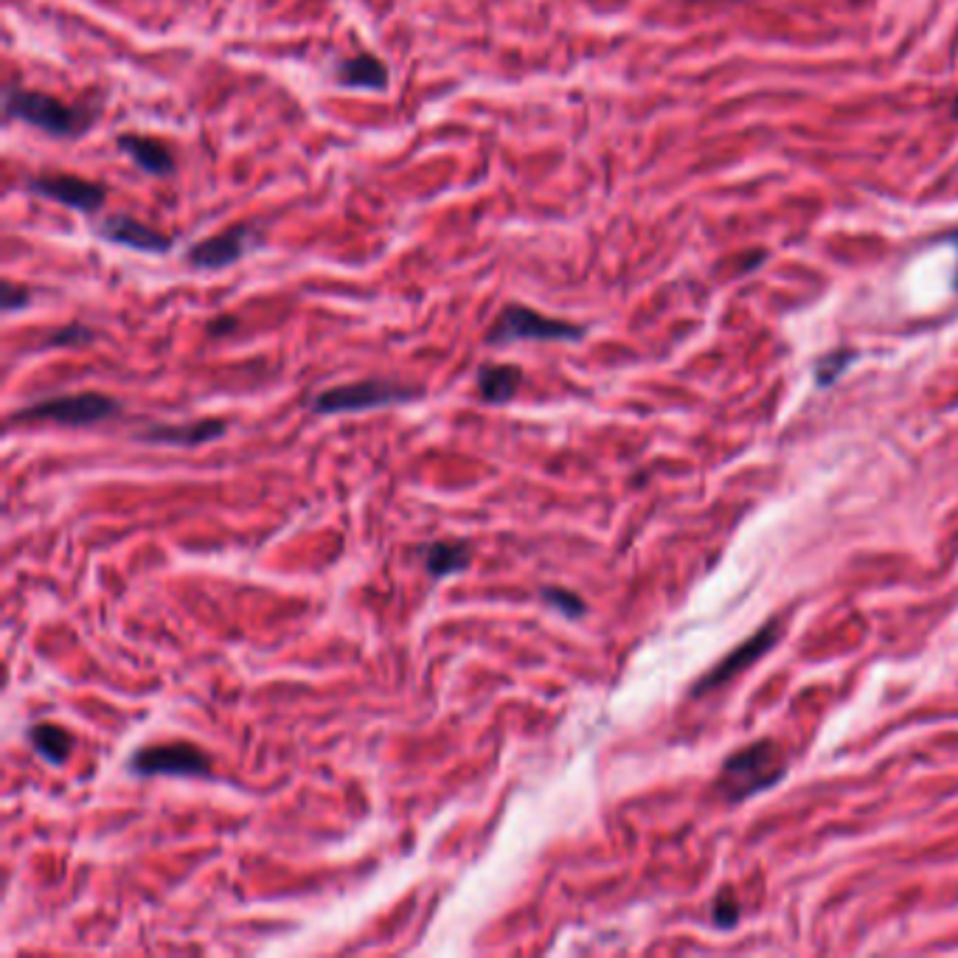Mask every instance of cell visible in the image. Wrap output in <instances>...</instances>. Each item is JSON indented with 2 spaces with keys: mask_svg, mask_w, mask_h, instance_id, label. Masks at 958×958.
<instances>
[{
  "mask_svg": "<svg viewBox=\"0 0 958 958\" xmlns=\"http://www.w3.org/2000/svg\"><path fill=\"white\" fill-rule=\"evenodd\" d=\"M94 231L99 240L118 247H130V251L138 253L164 256V253H169L172 247H175V240H172L169 234H164V231L158 228H149L147 223L130 217V214H110V217L101 219Z\"/></svg>",
  "mask_w": 958,
  "mask_h": 958,
  "instance_id": "obj_9",
  "label": "cell"
},
{
  "mask_svg": "<svg viewBox=\"0 0 958 958\" xmlns=\"http://www.w3.org/2000/svg\"><path fill=\"white\" fill-rule=\"evenodd\" d=\"M422 394L419 389H408L402 382L391 380H360L346 382V385H335L312 400V411L317 413H358L371 411V408L397 405V402L417 400Z\"/></svg>",
  "mask_w": 958,
  "mask_h": 958,
  "instance_id": "obj_5",
  "label": "cell"
},
{
  "mask_svg": "<svg viewBox=\"0 0 958 958\" xmlns=\"http://www.w3.org/2000/svg\"><path fill=\"white\" fill-rule=\"evenodd\" d=\"M94 338V330H88V326L82 324H71L57 330L53 335H48L46 346H82V343H90Z\"/></svg>",
  "mask_w": 958,
  "mask_h": 958,
  "instance_id": "obj_18",
  "label": "cell"
},
{
  "mask_svg": "<svg viewBox=\"0 0 958 958\" xmlns=\"http://www.w3.org/2000/svg\"><path fill=\"white\" fill-rule=\"evenodd\" d=\"M520 382H524V371L512 363H483L478 369L476 377V389L478 397L483 402H492V405H506L512 402L518 394Z\"/></svg>",
  "mask_w": 958,
  "mask_h": 958,
  "instance_id": "obj_14",
  "label": "cell"
},
{
  "mask_svg": "<svg viewBox=\"0 0 958 958\" xmlns=\"http://www.w3.org/2000/svg\"><path fill=\"white\" fill-rule=\"evenodd\" d=\"M236 326H240V321H236L234 315H217L208 321L206 332L212 338H223V335H231V332H236Z\"/></svg>",
  "mask_w": 958,
  "mask_h": 958,
  "instance_id": "obj_22",
  "label": "cell"
},
{
  "mask_svg": "<svg viewBox=\"0 0 958 958\" xmlns=\"http://www.w3.org/2000/svg\"><path fill=\"white\" fill-rule=\"evenodd\" d=\"M470 546L461 540H436L430 546L422 548L424 568L433 579L441 577H453L470 565Z\"/></svg>",
  "mask_w": 958,
  "mask_h": 958,
  "instance_id": "obj_15",
  "label": "cell"
},
{
  "mask_svg": "<svg viewBox=\"0 0 958 958\" xmlns=\"http://www.w3.org/2000/svg\"><path fill=\"white\" fill-rule=\"evenodd\" d=\"M121 411L113 397L99 391H79V394H62L53 400H40L29 408H20L12 422H46L62 424V428H90L105 422L107 417Z\"/></svg>",
  "mask_w": 958,
  "mask_h": 958,
  "instance_id": "obj_4",
  "label": "cell"
},
{
  "mask_svg": "<svg viewBox=\"0 0 958 958\" xmlns=\"http://www.w3.org/2000/svg\"><path fill=\"white\" fill-rule=\"evenodd\" d=\"M3 116H7V121H23L46 136L62 138V141H77L94 124V113L88 107L68 105L57 96L29 88H7Z\"/></svg>",
  "mask_w": 958,
  "mask_h": 958,
  "instance_id": "obj_1",
  "label": "cell"
},
{
  "mask_svg": "<svg viewBox=\"0 0 958 958\" xmlns=\"http://www.w3.org/2000/svg\"><path fill=\"white\" fill-rule=\"evenodd\" d=\"M335 79L343 88L377 90V94H385L391 85L389 66L369 51H360L354 53V57L341 59L335 66Z\"/></svg>",
  "mask_w": 958,
  "mask_h": 958,
  "instance_id": "obj_13",
  "label": "cell"
},
{
  "mask_svg": "<svg viewBox=\"0 0 958 958\" xmlns=\"http://www.w3.org/2000/svg\"><path fill=\"white\" fill-rule=\"evenodd\" d=\"M26 188L42 201H53L82 214L99 212L107 201V188L101 183L79 175H37L26 183Z\"/></svg>",
  "mask_w": 958,
  "mask_h": 958,
  "instance_id": "obj_8",
  "label": "cell"
},
{
  "mask_svg": "<svg viewBox=\"0 0 958 958\" xmlns=\"http://www.w3.org/2000/svg\"><path fill=\"white\" fill-rule=\"evenodd\" d=\"M29 304H31V290L29 287H20V284H12V282L3 284V310L18 312Z\"/></svg>",
  "mask_w": 958,
  "mask_h": 958,
  "instance_id": "obj_21",
  "label": "cell"
},
{
  "mask_svg": "<svg viewBox=\"0 0 958 958\" xmlns=\"http://www.w3.org/2000/svg\"><path fill=\"white\" fill-rule=\"evenodd\" d=\"M776 635H779L776 624H768V627L759 629L753 638H747L742 647H736L734 653L729 655V658L720 661V664L712 669V675H706L703 681L697 683V686H694V694H703V692H708V688L723 686L725 681H731L734 675H740L745 666H753V661H759L764 653H768V649H773V644H776Z\"/></svg>",
  "mask_w": 958,
  "mask_h": 958,
  "instance_id": "obj_11",
  "label": "cell"
},
{
  "mask_svg": "<svg viewBox=\"0 0 958 958\" xmlns=\"http://www.w3.org/2000/svg\"><path fill=\"white\" fill-rule=\"evenodd\" d=\"M952 116L958 118V101H956V105H952Z\"/></svg>",
  "mask_w": 958,
  "mask_h": 958,
  "instance_id": "obj_24",
  "label": "cell"
},
{
  "mask_svg": "<svg viewBox=\"0 0 958 958\" xmlns=\"http://www.w3.org/2000/svg\"><path fill=\"white\" fill-rule=\"evenodd\" d=\"M118 153H124L144 175L153 177H172L177 172L175 153L166 141L155 136H141V133H118L116 138Z\"/></svg>",
  "mask_w": 958,
  "mask_h": 958,
  "instance_id": "obj_10",
  "label": "cell"
},
{
  "mask_svg": "<svg viewBox=\"0 0 958 958\" xmlns=\"http://www.w3.org/2000/svg\"><path fill=\"white\" fill-rule=\"evenodd\" d=\"M540 599L546 602L548 607L563 613L565 618H579L585 610H588V605H585L577 594H570V590L565 588H542Z\"/></svg>",
  "mask_w": 958,
  "mask_h": 958,
  "instance_id": "obj_17",
  "label": "cell"
},
{
  "mask_svg": "<svg viewBox=\"0 0 958 958\" xmlns=\"http://www.w3.org/2000/svg\"><path fill=\"white\" fill-rule=\"evenodd\" d=\"M950 242H952V245H956V251H958V231L950 236ZM956 290H958V271H956Z\"/></svg>",
  "mask_w": 958,
  "mask_h": 958,
  "instance_id": "obj_23",
  "label": "cell"
},
{
  "mask_svg": "<svg viewBox=\"0 0 958 958\" xmlns=\"http://www.w3.org/2000/svg\"><path fill=\"white\" fill-rule=\"evenodd\" d=\"M29 742L42 759H48L51 764H62L71 753V734L66 729H59L53 723H37L29 729Z\"/></svg>",
  "mask_w": 958,
  "mask_h": 958,
  "instance_id": "obj_16",
  "label": "cell"
},
{
  "mask_svg": "<svg viewBox=\"0 0 958 958\" xmlns=\"http://www.w3.org/2000/svg\"><path fill=\"white\" fill-rule=\"evenodd\" d=\"M712 919L717 928H734V925L740 922V906H736L734 893H720L717 900H714Z\"/></svg>",
  "mask_w": 958,
  "mask_h": 958,
  "instance_id": "obj_19",
  "label": "cell"
},
{
  "mask_svg": "<svg viewBox=\"0 0 958 958\" xmlns=\"http://www.w3.org/2000/svg\"><path fill=\"white\" fill-rule=\"evenodd\" d=\"M225 430H228V424L223 419H201V422L188 424H155V428L138 433V441L160 447H201L223 436Z\"/></svg>",
  "mask_w": 958,
  "mask_h": 958,
  "instance_id": "obj_12",
  "label": "cell"
},
{
  "mask_svg": "<svg viewBox=\"0 0 958 958\" xmlns=\"http://www.w3.org/2000/svg\"><path fill=\"white\" fill-rule=\"evenodd\" d=\"M788 764L782 751L771 740L747 745L742 751L731 753L720 771L717 788L729 801H745L751 795L764 793L776 782H782Z\"/></svg>",
  "mask_w": 958,
  "mask_h": 958,
  "instance_id": "obj_2",
  "label": "cell"
},
{
  "mask_svg": "<svg viewBox=\"0 0 958 958\" xmlns=\"http://www.w3.org/2000/svg\"><path fill=\"white\" fill-rule=\"evenodd\" d=\"M262 245V234L253 225H231V228L219 231V234L208 236V240L195 242L186 251V262L195 271H225L242 262L253 247Z\"/></svg>",
  "mask_w": 958,
  "mask_h": 958,
  "instance_id": "obj_7",
  "label": "cell"
},
{
  "mask_svg": "<svg viewBox=\"0 0 958 958\" xmlns=\"http://www.w3.org/2000/svg\"><path fill=\"white\" fill-rule=\"evenodd\" d=\"M852 360H854L852 352H835V354H829V358H823L821 363H818V385H829L838 374H843V369H847Z\"/></svg>",
  "mask_w": 958,
  "mask_h": 958,
  "instance_id": "obj_20",
  "label": "cell"
},
{
  "mask_svg": "<svg viewBox=\"0 0 958 958\" xmlns=\"http://www.w3.org/2000/svg\"><path fill=\"white\" fill-rule=\"evenodd\" d=\"M136 776H208L212 756L192 742H160L130 756Z\"/></svg>",
  "mask_w": 958,
  "mask_h": 958,
  "instance_id": "obj_6",
  "label": "cell"
},
{
  "mask_svg": "<svg viewBox=\"0 0 958 958\" xmlns=\"http://www.w3.org/2000/svg\"><path fill=\"white\" fill-rule=\"evenodd\" d=\"M585 326L570 324V321H559V317L542 315V312L531 310L526 304H509L500 310L495 317V324L489 326L487 343L489 346H509V343L524 341H583Z\"/></svg>",
  "mask_w": 958,
  "mask_h": 958,
  "instance_id": "obj_3",
  "label": "cell"
}]
</instances>
